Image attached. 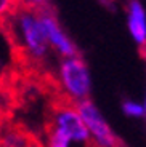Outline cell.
Listing matches in <instances>:
<instances>
[{"label":"cell","mask_w":146,"mask_h":147,"mask_svg":"<svg viewBox=\"0 0 146 147\" xmlns=\"http://www.w3.org/2000/svg\"><path fill=\"white\" fill-rule=\"evenodd\" d=\"M15 45L32 63H44L50 53V45L42 29L40 15L37 10L19 7L7 21Z\"/></svg>","instance_id":"6da1fadb"},{"label":"cell","mask_w":146,"mask_h":147,"mask_svg":"<svg viewBox=\"0 0 146 147\" xmlns=\"http://www.w3.org/2000/svg\"><path fill=\"white\" fill-rule=\"evenodd\" d=\"M56 83L66 102L79 104L90 99L91 74L81 56L63 58L56 72Z\"/></svg>","instance_id":"7a4b0ae2"},{"label":"cell","mask_w":146,"mask_h":147,"mask_svg":"<svg viewBox=\"0 0 146 147\" xmlns=\"http://www.w3.org/2000/svg\"><path fill=\"white\" fill-rule=\"evenodd\" d=\"M48 126H53L61 133H64L79 147L91 146L90 134H88L87 126H85L76 104L66 102V101L55 104L53 112L50 115V125Z\"/></svg>","instance_id":"3957f363"},{"label":"cell","mask_w":146,"mask_h":147,"mask_svg":"<svg viewBox=\"0 0 146 147\" xmlns=\"http://www.w3.org/2000/svg\"><path fill=\"white\" fill-rule=\"evenodd\" d=\"M77 110L84 120L87 131L90 134V142L93 147H119V138L113 131L111 125L101 114V110L91 99L76 104Z\"/></svg>","instance_id":"277c9868"},{"label":"cell","mask_w":146,"mask_h":147,"mask_svg":"<svg viewBox=\"0 0 146 147\" xmlns=\"http://www.w3.org/2000/svg\"><path fill=\"white\" fill-rule=\"evenodd\" d=\"M39 15H40L42 29H44V34H45V38H47L48 45H50V50H53L58 56H61V59L76 56L77 55L76 43L63 30V27L58 22L56 16L51 11H48L47 8L40 10Z\"/></svg>","instance_id":"5b68a950"},{"label":"cell","mask_w":146,"mask_h":147,"mask_svg":"<svg viewBox=\"0 0 146 147\" xmlns=\"http://www.w3.org/2000/svg\"><path fill=\"white\" fill-rule=\"evenodd\" d=\"M127 27L133 42L146 48V10L138 0H130L127 7Z\"/></svg>","instance_id":"8992f818"},{"label":"cell","mask_w":146,"mask_h":147,"mask_svg":"<svg viewBox=\"0 0 146 147\" xmlns=\"http://www.w3.org/2000/svg\"><path fill=\"white\" fill-rule=\"evenodd\" d=\"M29 136L16 126H3L0 129V147H31Z\"/></svg>","instance_id":"52a82bcc"},{"label":"cell","mask_w":146,"mask_h":147,"mask_svg":"<svg viewBox=\"0 0 146 147\" xmlns=\"http://www.w3.org/2000/svg\"><path fill=\"white\" fill-rule=\"evenodd\" d=\"M122 112H124V115H127L128 118H136V120L146 118L145 107H143V104L140 102V101L124 99L122 101Z\"/></svg>","instance_id":"ba28073f"},{"label":"cell","mask_w":146,"mask_h":147,"mask_svg":"<svg viewBox=\"0 0 146 147\" xmlns=\"http://www.w3.org/2000/svg\"><path fill=\"white\" fill-rule=\"evenodd\" d=\"M18 8V0H0V24H7V21Z\"/></svg>","instance_id":"9c48e42d"},{"label":"cell","mask_w":146,"mask_h":147,"mask_svg":"<svg viewBox=\"0 0 146 147\" xmlns=\"http://www.w3.org/2000/svg\"><path fill=\"white\" fill-rule=\"evenodd\" d=\"M18 3H19V7H23V8L40 11L47 7V0H18Z\"/></svg>","instance_id":"30bf717a"},{"label":"cell","mask_w":146,"mask_h":147,"mask_svg":"<svg viewBox=\"0 0 146 147\" xmlns=\"http://www.w3.org/2000/svg\"><path fill=\"white\" fill-rule=\"evenodd\" d=\"M141 104H143V107H145V112H146V93H145V98H143Z\"/></svg>","instance_id":"8fae6325"},{"label":"cell","mask_w":146,"mask_h":147,"mask_svg":"<svg viewBox=\"0 0 146 147\" xmlns=\"http://www.w3.org/2000/svg\"><path fill=\"white\" fill-rule=\"evenodd\" d=\"M0 129H2V125H0Z\"/></svg>","instance_id":"7c38bea8"},{"label":"cell","mask_w":146,"mask_h":147,"mask_svg":"<svg viewBox=\"0 0 146 147\" xmlns=\"http://www.w3.org/2000/svg\"><path fill=\"white\" fill-rule=\"evenodd\" d=\"M145 58H146V56H145Z\"/></svg>","instance_id":"4fadbf2b"}]
</instances>
